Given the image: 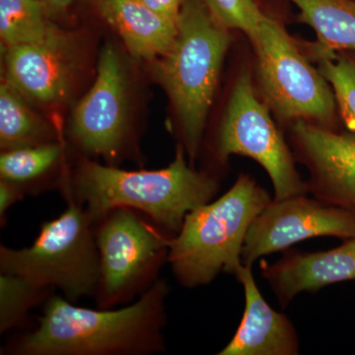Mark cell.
I'll use <instances>...</instances> for the list:
<instances>
[{"mask_svg": "<svg viewBox=\"0 0 355 355\" xmlns=\"http://www.w3.org/2000/svg\"><path fill=\"white\" fill-rule=\"evenodd\" d=\"M169 286L158 279L132 305L120 309L78 307L51 296L39 327L9 343L13 355H147L166 350Z\"/></svg>", "mask_w": 355, "mask_h": 355, "instance_id": "cell-1", "label": "cell"}, {"mask_svg": "<svg viewBox=\"0 0 355 355\" xmlns=\"http://www.w3.org/2000/svg\"><path fill=\"white\" fill-rule=\"evenodd\" d=\"M219 188L217 178L196 170L179 144L171 164L151 171H125L84 160L64 193L83 205L93 224L111 210L127 207L146 214L165 233L175 236L184 217L211 202Z\"/></svg>", "mask_w": 355, "mask_h": 355, "instance_id": "cell-2", "label": "cell"}, {"mask_svg": "<svg viewBox=\"0 0 355 355\" xmlns=\"http://www.w3.org/2000/svg\"><path fill=\"white\" fill-rule=\"evenodd\" d=\"M272 200L256 180L240 174L221 197L191 211L169 243L167 261L177 282L196 288L221 272L235 275L248 231Z\"/></svg>", "mask_w": 355, "mask_h": 355, "instance_id": "cell-3", "label": "cell"}, {"mask_svg": "<svg viewBox=\"0 0 355 355\" xmlns=\"http://www.w3.org/2000/svg\"><path fill=\"white\" fill-rule=\"evenodd\" d=\"M230 43L227 28L214 19L205 0H184L176 40L157 64L159 80L179 120L180 144L193 166Z\"/></svg>", "mask_w": 355, "mask_h": 355, "instance_id": "cell-4", "label": "cell"}, {"mask_svg": "<svg viewBox=\"0 0 355 355\" xmlns=\"http://www.w3.org/2000/svg\"><path fill=\"white\" fill-rule=\"evenodd\" d=\"M67 207L42 224L34 243L23 249L0 247V272L19 275L44 288H58L74 303L96 296L100 257L94 224L83 205L67 198Z\"/></svg>", "mask_w": 355, "mask_h": 355, "instance_id": "cell-5", "label": "cell"}, {"mask_svg": "<svg viewBox=\"0 0 355 355\" xmlns=\"http://www.w3.org/2000/svg\"><path fill=\"white\" fill-rule=\"evenodd\" d=\"M94 230L101 272L98 308L125 304L157 282L173 236L127 207L111 210Z\"/></svg>", "mask_w": 355, "mask_h": 355, "instance_id": "cell-6", "label": "cell"}, {"mask_svg": "<svg viewBox=\"0 0 355 355\" xmlns=\"http://www.w3.org/2000/svg\"><path fill=\"white\" fill-rule=\"evenodd\" d=\"M248 38L256 51L263 92L277 116L334 128L338 106L333 89L311 67L286 29L268 16Z\"/></svg>", "mask_w": 355, "mask_h": 355, "instance_id": "cell-7", "label": "cell"}, {"mask_svg": "<svg viewBox=\"0 0 355 355\" xmlns=\"http://www.w3.org/2000/svg\"><path fill=\"white\" fill-rule=\"evenodd\" d=\"M212 154L220 164L232 155L246 156L259 163L272 181L273 200L309 193L307 182L296 169L293 153L257 97L248 72H242L236 80Z\"/></svg>", "mask_w": 355, "mask_h": 355, "instance_id": "cell-8", "label": "cell"}, {"mask_svg": "<svg viewBox=\"0 0 355 355\" xmlns=\"http://www.w3.org/2000/svg\"><path fill=\"white\" fill-rule=\"evenodd\" d=\"M345 240L355 236V216L307 195L273 200L248 231L241 260L252 266L263 257L286 251L315 237Z\"/></svg>", "mask_w": 355, "mask_h": 355, "instance_id": "cell-9", "label": "cell"}, {"mask_svg": "<svg viewBox=\"0 0 355 355\" xmlns=\"http://www.w3.org/2000/svg\"><path fill=\"white\" fill-rule=\"evenodd\" d=\"M128 116L125 71L116 49L108 44L100 53L92 87L72 114L70 135L84 153L112 160L125 146Z\"/></svg>", "mask_w": 355, "mask_h": 355, "instance_id": "cell-10", "label": "cell"}, {"mask_svg": "<svg viewBox=\"0 0 355 355\" xmlns=\"http://www.w3.org/2000/svg\"><path fill=\"white\" fill-rule=\"evenodd\" d=\"M291 139L294 158L309 171V193L355 216V132L298 121Z\"/></svg>", "mask_w": 355, "mask_h": 355, "instance_id": "cell-11", "label": "cell"}, {"mask_svg": "<svg viewBox=\"0 0 355 355\" xmlns=\"http://www.w3.org/2000/svg\"><path fill=\"white\" fill-rule=\"evenodd\" d=\"M4 62V81L28 101L44 105L69 98L78 65L73 42L67 33L46 43L6 49Z\"/></svg>", "mask_w": 355, "mask_h": 355, "instance_id": "cell-12", "label": "cell"}, {"mask_svg": "<svg viewBox=\"0 0 355 355\" xmlns=\"http://www.w3.org/2000/svg\"><path fill=\"white\" fill-rule=\"evenodd\" d=\"M261 277L282 308L302 293L355 280V236L328 251H287L279 260L261 261Z\"/></svg>", "mask_w": 355, "mask_h": 355, "instance_id": "cell-13", "label": "cell"}, {"mask_svg": "<svg viewBox=\"0 0 355 355\" xmlns=\"http://www.w3.org/2000/svg\"><path fill=\"white\" fill-rule=\"evenodd\" d=\"M253 266L242 265L234 277L244 289V314L237 331L218 355H297L300 340L284 313L270 307L257 286Z\"/></svg>", "mask_w": 355, "mask_h": 355, "instance_id": "cell-14", "label": "cell"}, {"mask_svg": "<svg viewBox=\"0 0 355 355\" xmlns=\"http://www.w3.org/2000/svg\"><path fill=\"white\" fill-rule=\"evenodd\" d=\"M105 19L120 35L133 57H164L178 34V21L161 15L140 0H100Z\"/></svg>", "mask_w": 355, "mask_h": 355, "instance_id": "cell-15", "label": "cell"}, {"mask_svg": "<svg viewBox=\"0 0 355 355\" xmlns=\"http://www.w3.org/2000/svg\"><path fill=\"white\" fill-rule=\"evenodd\" d=\"M300 20L318 36L319 58L336 51H355V0H289Z\"/></svg>", "mask_w": 355, "mask_h": 355, "instance_id": "cell-16", "label": "cell"}, {"mask_svg": "<svg viewBox=\"0 0 355 355\" xmlns=\"http://www.w3.org/2000/svg\"><path fill=\"white\" fill-rule=\"evenodd\" d=\"M55 142L53 128L35 113L28 100L6 81L0 86V146L2 151Z\"/></svg>", "mask_w": 355, "mask_h": 355, "instance_id": "cell-17", "label": "cell"}, {"mask_svg": "<svg viewBox=\"0 0 355 355\" xmlns=\"http://www.w3.org/2000/svg\"><path fill=\"white\" fill-rule=\"evenodd\" d=\"M51 11L40 0H0L2 48L43 44L64 32L51 19Z\"/></svg>", "mask_w": 355, "mask_h": 355, "instance_id": "cell-18", "label": "cell"}, {"mask_svg": "<svg viewBox=\"0 0 355 355\" xmlns=\"http://www.w3.org/2000/svg\"><path fill=\"white\" fill-rule=\"evenodd\" d=\"M64 147L58 142L2 151L0 156V176L26 188L48 174L62 160Z\"/></svg>", "mask_w": 355, "mask_h": 355, "instance_id": "cell-19", "label": "cell"}, {"mask_svg": "<svg viewBox=\"0 0 355 355\" xmlns=\"http://www.w3.org/2000/svg\"><path fill=\"white\" fill-rule=\"evenodd\" d=\"M49 291L19 275L0 273V333L24 323L30 310L42 302Z\"/></svg>", "mask_w": 355, "mask_h": 355, "instance_id": "cell-20", "label": "cell"}, {"mask_svg": "<svg viewBox=\"0 0 355 355\" xmlns=\"http://www.w3.org/2000/svg\"><path fill=\"white\" fill-rule=\"evenodd\" d=\"M320 60V72L333 89L343 123L355 132V51H336Z\"/></svg>", "mask_w": 355, "mask_h": 355, "instance_id": "cell-21", "label": "cell"}, {"mask_svg": "<svg viewBox=\"0 0 355 355\" xmlns=\"http://www.w3.org/2000/svg\"><path fill=\"white\" fill-rule=\"evenodd\" d=\"M217 22L227 29L243 31L248 37L268 17L254 0H205Z\"/></svg>", "mask_w": 355, "mask_h": 355, "instance_id": "cell-22", "label": "cell"}, {"mask_svg": "<svg viewBox=\"0 0 355 355\" xmlns=\"http://www.w3.org/2000/svg\"><path fill=\"white\" fill-rule=\"evenodd\" d=\"M25 196V191L18 187L17 184L1 180L0 182V219L1 225L3 224V219H6L7 211L9 209L20 202Z\"/></svg>", "mask_w": 355, "mask_h": 355, "instance_id": "cell-23", "label": "cell"}, {"mask_svg": "<svg viewBox=\"0 0 355 355\" xmlns=\"http://www.w3.org/2000/svg\"><path fill=\"white\" fill-rule=\"evenodd\" d=\"M153 11L178 21L184 0H140Z\"/></svg>", "mask_w": 355, "mask_h": 355, "instance_id": "cell-24", "label": "cell"}, {"mask_svg": "<svg viewBox=\"0 0 355 355\" xmlns=\"http://www.w3.org/2000/svg\"><path fill=\"white\" fill-rule=\"evenodd\" d=\"M48 7L51 12H62L71 6L73 0H40Z\"/></svg>", "mask_w": 355, "mask_h": 355, "instance_id": "cell-25", "label": "cell"}]
</instances>
